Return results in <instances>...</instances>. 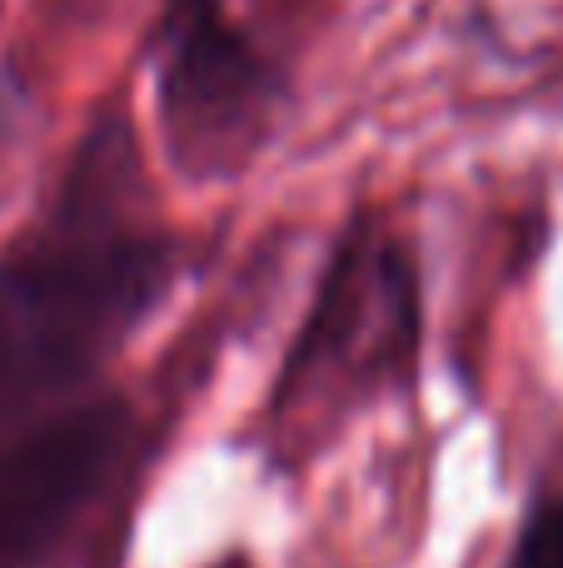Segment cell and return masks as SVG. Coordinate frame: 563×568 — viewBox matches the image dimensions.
Masks as SVG:
<instances>
[{
  "instance_id": "obj_4",
  "label": "cell",
  "mask_w": 563,
  "mask_h": 568,
  "mask_svg": "<svg viewBox=\"0 0 563 568\" xmlns=\"http://www.w3.org/2000/svg\"><path fill=\"white\" fill-rule=\"evenodd\" d=\"M285 100V65L229 16L225 0H165L155 26V105L180 175H239L269 140Z\"/></svg>"
},
{
  "instance_id": "obj_6",
  "label": "cell",
  "mask_w": 563,
  "mask_h": 568,
  "mask_svg": "<svg viewBox=\"0 0 563 568\" xmlns=\"http://www.w3.org/2000/svg\"><path fill=\"white\" fill-rule=\"evenodd\" d=\"M219 568H249L245 559H229V564H219Z\"/></svg>"
},
{
  "instance_id": "obj_1",
  "label": "cell",
  "mask_w": 563,
  "mask_h": 568,
  "mask_svg": "<svg viewBox=\"0 0 563 568\" xmlns=\"http://www.w3.org/2000/svg\"><path fill=\"white\" fill-rule=\"evenodd\" d=\"M180 275L185 250L150 215L135 125L125 105H105L35 220L0 250V414L110 389V359Z\"/></svg>"
},
{
  "instance_id": "obj_2",
  "label": "cell",
  "mask_w": 563,
  "mask_h": 568,
  "mask_svg": "<svg viewBox=\"0 0 563 568\" xmlns=\"http://www.w3.org/2000/svg\"><path fill=\"white\" fill-rule=\"evenodd\" d=\"M424 300L409 245L379 215L339 235L315 304L279 364L269 419L295 434H335L349 414L414 389Z\"/></svg>"
},
{
  "instance_id": "obj_3",
  "label": "cell",
  "mask_w": 563,
  "mask_h": 568,
  "mask_svg": "<svg viewBox=\"0 0 563 568\" xmlns=\"http://www.w3.org/2000/svg\"><path fill=\"white\" fill-rule=\"evenodd\" d=\"M145 459L150 429L120 384L0 414V568H65L120 519Z\"/></svg>"
},
{
  "instance_id": "obj_5",
  "label": "cell",
  "mask_w": 563,
  "mask_h": 568,
  "mask_svg": "<svg viewBox=\"0 0 563 568\" xmlns=\"http://www.w3.org/2000/svg\"><path fill=\"white\" fill-rule=\"evenodd\" d=\"M504 568H563V494H539L529 504Z\"/></svg>"
}]
</instances>
